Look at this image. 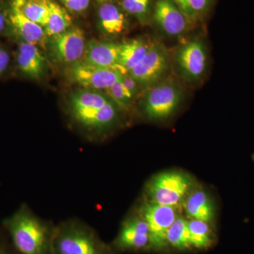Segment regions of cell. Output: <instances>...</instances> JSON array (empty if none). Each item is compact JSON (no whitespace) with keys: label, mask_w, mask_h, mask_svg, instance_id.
<instances>
[{"label":"cell","mask_w":254,"mask_h":254,"mask_svg":"<svg viewBox=\"0 0 254 254\" xmlns=\"http://www.w3.org/2000/svg\"><path fill=\"white\" fill-rule=\"evenodd\" d=\"M188 228L192 248L206 250L213 245L215 236L208 222L190 220H188Z\"/></svg>","instance_id":"19"},{"label":"cell","mask_w":254,"mask_h":254,"mask_svg":"<svg viewBox=\"0 0 254 254\" xmlns=\"http://www.w3.org/2000/svg\"></svg>","instance_id":"34"},{"label":"cell","mask_w":254,"mask_h":254,"mask_svg":"<svg viewBox=\"0 0 254 254\" xmlns=\"http://www.w3.org/2000/svg\"><path fill=\"white\" fill-rule=\"evenodd\" d=\"M8 16L10 32L14 33L19 41L37 45L43 41L46 34L43 26L26 17L17 4L13 1L8 11Z\"/></svg>","instance_id":"14"},{"label":"cell","mask_w":254,"mask_h":254,"mask_svg":"<svg viewBox=\"0 0 254 254\" xmlns=\"http://www.w3.org/2000/svg\"><path fill=\"white\" fill-rule=\"evenodd\" d=\"M120 48V44L112 42H88L81 61L99 67L116 68Z\"/></svg>","instance_id":"15"},{"label":"cell","mask_w":254,"mask_h":254,"mask_svg":"<svg viewBox=\"0 0 254 254\" xmlns=\"http://www.w3.org/2000/svg\"><path fill=\"white\" fill-rule=\"evenodd\" d=\"M98 23L101 31L108 36H119L127 28L125 14L112 3H106L100 6L98 10Z\"/></svg>","instance_id":"18"},{"label":"cell","mask_w":254,"mask_h":254,"mask_svg":"<svg viewBox=\"0 0 254 254\" xmlns=\"http://www.w3.org/2000/svg\"><path fill=\"white\" fill-rule=\"evenodd\" d=\"M187 18L173 0H158L155 3V22L169 36H179L186 31Z\"/></svg>","instance_id":"13"},{"label":"cell","mask_w":254,"mask_h":254,"mask_svg":"<svg viewBox=\"0 0 254 254\" xmlns=\"http://www.w3.org/2000/svg\"><path fill=\"white\" fill-rule=\"evenodd\" d=\"M167 242L169 248L186 252L192 249L190 240L188 220L182 216H179L173 222L169 230Z\"/></svg>","instance_id":"22"},{"label":"cell","mask_w":254,"mask_h":254,"mask_svg":"<svg viewBox=\"0 0 254 254\" xmlns=\"http://www.w3.org/2000/svg\"><path fill=\"white\" fill-rule=\"evenodd\" d=\"M11 62V57L9 50L0 43V78L7 72Z\"/></svg>","instance_id":"26"},{"label":"cell","mask_w":254,"mask_h":254,"mask_svg":"<svg viewBox=\"0 0 254 254\" xmlns=\"http://www.w3.org/2000/svg\"><path fill=\"white\" fill-rule=\"evenodd\" d=\"M66 73L70 81L94 90H107L125 75L116 68L99 67L81 60L69 65Z\"/></svg>","instance_id":"8"},{"label":"cell","mask_w":254,"mask_h":254,"mask_svg":"<svg viewBox=\"0 0 254 254\" xmlns=\"http://www.w3.org/2000/svg\"><path fill=\"white\" fill-rule=\"evenodd\" d=\"M24 16L33 22L45 27L48 21V2L39 0H12Z\"/></svg>","instance_id":"23"},{"label":"cell","mask_w":254,"mask_h":254,"mask_svg":"<svg viewBox=\"0 0 254 254\" xmlns=\"http://www.w3.org/2000/svg\"><path fill=\"white\" fill-rule=\"evenodd\" d=\"M169 58L166 50L158 43L150 44L144 59L128 72L140 86H155L168 71Z\"/></svg>","instance_id":"9"},{"label":"cell","mask_w":254,"mask_h":254,"mask_svg":"<svg viewBox=\"0 0 254 254\" xmlns=\"http://www.w3.org/2000/svg\"><path fill=\"white\" fill-rule=\"evenodd\" d=\"M122 82H123L124 86L131 92L133 96L137 94L140 84L134 78L132 77L131 75L127 74V73L124 75L123 77L122 78Z\"/></svg>","instance_id":"29"},{"label":"cell","mask_w":254,"mask_h":254,"mask_svg":"<svg viewBox=\"0 0 254 254\" xmlns=\"http://www.w3.org/2000/svg\"><path fill=\"white\" fill-rule=\"evenodd\" d=\"M97 1H107V0H97Z\"/></svg>","instance_id":"33"},{"label":"cell","mask_w":254,"mask_h":254,"mask_svg":"<svg viewBox=\"0 0 254 254\" xmlns=\"http://www.w3.org/2000/svg\"><path fill=\"white\" fill-rule=\"evenodd\" d=\"M190 220L211 222L215 215L213 200L208 192L200 189H193L187 197L183 204Z\"/></svg>","instance_id":"16"},{"label":"cell","mask_w":254,"mask_h":254,"mask_svg":"<svg viewBox=\"0 0 254 254\" xmlns=\"http://www.w3.org/2000/svg\"><path fill=\"white\" fill-rule=\"evenodd\" d=\"M111 245L119 254L150 251L149 230L145 219L136 209L123 220Z\"/></svg>","instance_id":"6"},{"label":"cell","mask_w":254,"mask_h":254,"mask_svg":"<svg viewBox=\"0 0 254 254\" xmlns=\"http://www.w3.org/2000/svg\"><path fill=\"white\" fill-rule=\"evenodd\" d=\"M145 219L149 230L150 251L165 252L168 250L167 236L170 227L179 216L180 208L145 201L137 208Z\"/></svg>","instance_id":"4"},{"label":"cell","mask_w":254,"mask_h":254,"mask_svg":"<svg viewBox=\"0 0 254 254\" xmlns=\"http://www.w3.org/2000/svg\"><path fill=\"white\" fill-rule=\"evenodd\" d=\"M150 44L142 39H134L120 44L116 68L123 74L131 71L144 59Z\"/></svg>","instance_id":"17"},{"label":"cell","mask_w":254,"mask_h":254,"mask_svg":"<svg viewBox=\"0 0 254 254\" xmlns=\"http://www.w3.org/2000/svg\"><path fill=\"white\" fill-rule=\"evenodd\" d=\"M52 254H120L91 225L71 218L55 225Z\"/></svg>","instance_id":"2"},{"label":"cell","mask_w":254,"mask_h":254,"mask_svg":"<svg viewBox=\"0 0 254 254\" xmlns=\"http://www.w3.org/2000/svg\"><path fill=\"white\" fill-rule=\"evenodd\" d=\"M190 8L195 14H203L208 9L210 0H189Z\"/></svg>","instance_id":"28"},{"label":"cell","mask_w":254,"mask_h":254,"mask_svg":"<svg viewBox=\"0 0 254 254\" xmlns=\"http://www.w3.org/2000/svg\"><path fill=\"white\" fill-rule=\"evenodd\" d=\"M120 109L112 102L102 108L68 109V114L71 121L88 136L100 138L118 125Z\"/></svg>","instance_id":"5"},{"label":"cell","mask_w":254,"mask_h":254,"mask_svg":"<svg viewBox=\"0 0 254 254\" xmlns=\"http://www.w3.org/2000/svg\"><path fill=\"white\" fill-rule=\"evenodd\" d=\"M113 102L100 92L81 90L73 93L68 98V109L102 108Z\"/></svg>","instance_id":"21"},{"label":"cell","mask_w":254,"mask_h":254,"mask_svg":"<svg viewBox=\"0 0 254 254\" xmlns=\"http://www.w3.org/2000/svg\"><path fill=\"white\" fill-rule=\"evenodd\" d=\"M48 17L45 32L47 36L52 37L59 35L69 29L71 19L68 13L56 3L48 1Z\"/></svg>","instance_id":"20"},{"label":"cell","mask_w":254,"mask_h":254,"mask_svg":"<svg viewBox=\"0 0 254 254\" xmlns=\"http://www.w3.org/2000/svg\"><path fill=\"white\" fill-rule=\"evenodd\" d=\"M51 38L50 54L56 63L69 66L81 61L86 46L84 34L81 29L69 28Z\"/></svg>","instance_id":"10"},{"label":"cell","mask_w":254,"mask_h":254,"mask_svg":"<svg viewBox=\"0 0 254 254\" xmlns=\"http://www.w3.org/2000/svg\"><path fill=\"white\" fill-rule=\"evenodd\" d=\"M0 254H18L15 251L14 247L11 245V247L7 245L5 242L0 241Z\"/></svg>","instance_id":"32"},{"label":"cell","mask_w":254,"mask_h":254,"mask_svg":"<svg viewBox=\"0 0 254 254\" xmlns=\"http://www.w3.org/2000/svg\"><path fill=\"white\" fill-rule=\"evenodd\" d=\"M2 226L18 254H52L55 225L37 215L26 203L5 218Z\"/></svg>","instance_id":"1"},{"label":"cell","mask_w":254,"mask_h":254,"mask_svg":"<svg viewBox=\"0 0 254 254\" xmlns=\"http://www.w3.org/2000/svg\"><path fill=\"white\" fill-rule=\"evenodd\" d=\"M194 188V180L189 174L177 170L163 172L147 183L145 201L180 208Z\"/></svg>","instance_id":"3"},{"label":"cell","mask_w":254,"mask_h":254,"mask_svg":"<svg viewBox=\"0 0 254 254\" xmlns=\"http://www.w3.org/2000/svg\"><path fill=\"white\" fill-rule=\"evenodd\" d=\"M10 32V23L8 12L5 13L0 9V36Z\"/></svg>","instance_id":"31"},{"label":"cell","mask_w":254,"mask_h":254,"mask_svg":"<svg viewBox=\"0 0 254 254\" xmlns=\"http://www.w3.org/2000/svg\"><path fill=\"white\" fill-rule=\"evenodd\" d=\"M110 95L109 98L113 100L120 109H125L131 103L133 95L131 92L124 86L122 79L115 83L113 86L106 90Z\"/></svg>","instance_id":"24"},{"label":"cell","mask_w":254,"mask_h":254,"mask_svg":"<svg viewBox=\"0 0 254 254\" xmlns=\"http://www.w3.org/2000/svg\"><path fill=\"white\" fill-rule=\"evenodd\" d=\"M177 64L184 77L196 81L203 77L207 66L206 51L198 40L189 42L177 53Z\"/></svg>","instance_id":"11"},{"label":"cell","mask_w":254,"mask_h":254,"mask_svg":"<svg viewBox=\"0 0 254 254\" xmlns=\"http://www.w3.org/2000/svg\"><path fill=\"white\" fill-rule=\"evenodd\" d=\"M65 7L73 12H81L88 7L90 0H60Z\"/></svg>","instance_id":"27"},{"label":"cell","mask_w":254,"mask_h":254,"mask_svg":"<svg viewBox=\"0 0 254 254\" xmlns=\"http://www.w3.org/2000/svg\"><path fill=\"white\" fill-rule=\"evenodd\" d=\"M173 1L187 18H193L196 16L193 10L190 8L189 0H173Z\"/></svg>","instance_id":"30"},{"label":"cell","mask_w":254,"mask_h":254,"mask_svg":"<svg viewBox=\"0 0 254 254\" xmlns=\"http://www.w3.org/2000/svg\"><path fill=\"white\" fill-rule=\"evenodd\" d=\"M181 89L170 82L153 86L143 100V115L148 120L160 121L170 118L181 103Z\"/></svg>","instance_id":"7"},{"label":"cell","mask_w":254,"mask_h":254,"mask_svg":"<svg viewBox=\"0 0 254 254\" xmlns=\"http://www.w3.org/2000/svg\"><path fill=\"white\" fill-rule=\"evenodd\" d=\"M46 63L44 55L36 45L18 41L15 64L22 76L40 79L44 74Z\"/></svg>","instance_id":"12"},{"label":"cell","mask_w":254,"mask_h":254,"mask_svg":"<svg viewBox=\"0 0 254 254\" xmlns=\"http://www.w3.org/2000/svg\"><path fill=\"white\" fill-rule=\"evenodd\" d=\"M124 9L143 21L149 12L150 0H123Z\"/></svg>","instance_id":"25"}]
</instances>
